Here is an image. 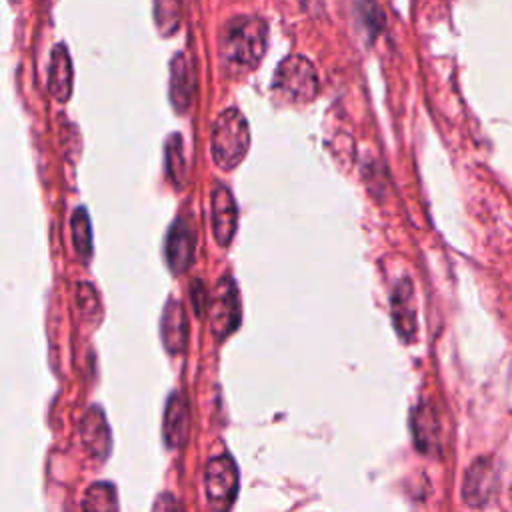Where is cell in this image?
I'll use <instances>...</instances> for the list:
<instances>
[{
    "instance_id": "277c9868",
    "label": "cell",
    "mask_w": 512,
    "mask_h": 512,
    "mask_svg": "<svg viewBox=\"0 0 512 512\" xmlns=\"http://www.w3.org/2000/svg\"><path fill=\"white\" fill-rule=\"evenodd\" d=\"M206 502L214 512H228L238 494V468L226 454L208 460L204 470Z\"/></svg>"
},
{
    "instance_id": "7a4b0ae2",
    "label": "cell",
    "mask_w": 512,
    "mask_h": 512,
    "mask_svg": "<svg viewBox=\"0 0 512 512\" xmlns=\"http://www.w3.org/2000/svg\"><path fill=\"white\" fill-rule=\"evenodd\" d=\"M250 148V128L244 114L236 108H228L218 114L212 124L210 150L218 168H236Z\"/></svg>"
},
{
    "instance_id": "ba28073f",
    "label": "cell",
    "mask_w": 512,
    "mask_h": 512,
    "mask_svg": "<svg viewBox=\"0 0 512 512\" xmlns=\"http://www.w3.org/2000/svg\"><path fill=\"white\" fill-rule=\"evenodd\" d=\"M496 488V470L492 460L478 458L466 470L462 494L470 506H482L490 500Z\"/></svg>"
},
{
    "instance_id": "30bf717a",
    "label": "cell",
    "mask_w": 512,
    "mask_h": 512,
    "mask_svg": "<svg viewBox=\"0 0 512 512\" xmlns=\"http://www.w3.org/2000/svg\"><path fill=\"white\" fill-rule=\"evenodd\" d=\"M80 440L86 448V452L96 458V460H104L110 452V430L106 424V418L102 414L100 408L92 406L80 422Z\"/></svg>"
},
{
    "instance_id": "e0dca14e",
    "label": "cell",
    "mask_w": 512,
    "mask_h": 512,
    "mask_svg": "<svg viewBox=\"0 0 512 512\" xmlns=\"http://www.w3.org/2000/svg\"><path fill=\"white\" fill-rule=\"evenodd\" d=\"M70 230H72L74 250L86 262L92 254V228H90V218H88L86 208H76L74 210Z\"/></svg>"
},
{
    "instance_id": "9c48e42d",
    "label": "cell",
    "mask_w": 512,
    "mask_h": 512,
    "mask_svg": "<svg viewBox=\"0 0 512 512\" xmlns=\"http://www.w3.org/2000/svg\"><path fill=\"white\" fill-rule=\"evenodd\" d=\"M392 320L398 336L404 342H412L416 336V302L410 278L396 284L392 294Z\"/></svg>"
},
{
    "instance_id": "52a82bcc",
    "label": "cell",
    "mask_w": 512,
    "mask_h": 512,
    "mask_svg": "<svg viewBox=\"0 0 512 512\" xmlns=\"http://www.w3.org/2000/svg\"><path fill=\"white\" fill-rule=\"evenodd\" d=\"M236 224H238V210H236V202L232 192L218 184L212 190V232H214V240L218 242V246L226 248L236 232Z\"/></svg>"
},
{
    "instance_id": "ac0fdd59",
    "label": "cell",
    "mask_w": 512,
    "mask_h": 512,
    "mask_svg": "<svg viewBox=\"0 0 512 512\" xmlns=\"http://www.w3.org/2000/svg\"><path fill=\"white\" fill-rule=\"evenodd\" d=\"M166 170L172 178L174 186L178 184L182 188L186 180V164H184V150H182V138L178 134H172L166 142Z\"/></svg>"
},
{
    "instance_id": "6da1fadb",
    "label": "cell",
    "mask_w": 512,
    "mask_h": 512,
    "mask_svg": "<svg viewBox=\"0 0 512 512\" xmlns=\"http://www.w3.org/2000/svg\"><path fill=\"white\" fill-rule=\"evenodd\" d=\"M268 48V26L258 16H234L220 32V60L230 74L252 70Z\"/></svg>"
},
{
    "instance_id": "4fadbf2b",
    "label": "cell",
    "mask_w": 512,
    "mask_h": 512,
    "mask_svg": "<svg viewBox=\"0 0 512 512\" xmlns=\"http://www.w3.org/2000/svg\"><path fill=\"white\" fill-rule=\"evenodd\" d=\"M48 90L58 102H66L72 94V60L64 44H56L48 66Z\"/></svg>"
},
{
    "instance_id": "44dd1931",
    "label": "cell",
    "mask_w": 512,
    "mask_h": 512,
    "mask_svg": "<svg viewBox=\"0 0 512 512\" xmlns=\"http://www.w3.org/2000/svg\"><path fill=\"white\" fill-rule=\"evenodd\" d=\"M78 296V308L84 316H94L98 310V296L90 284H78L76 286Z\"/></svg>"
},
{
    "instance_id": "8fae6325",
    "label": "cell",
    "mask_w": 512,
    "mask_h": 512,
    "mask_svg": "<svg viewBox=\"0 0 512 512\" xmlns=\"http://www.w3.org/2000/svg\"><path fill=\"white\" fill-rule=\"evenodd\" d=\"M190 410L182 394H172L164 412V440L170 448H180L188 440Z\"/></svg>"
},
{
    "instance_id": "5bb4252c",
    "label": "cell",
    "mask_w": 512,
    "mask_h": 512,
    "mask_svg": "<svg viewBox=\"0 0 512 512\" xmlns=\"http://www.w3.org/2000/svg\"><path fill=\"white\" fill-rule=\"evenodd\" d=\"M162 340L170 354H180L188 342V322L178 300H168L162 312Z\"/></svg>"
},
{
    "instance_id": "8992f818",
    "label": "cell",
    "mask_w": 512,
    "mask_h": 512,
    "mask_svg": "<svg viewBox=\"0 0 512 512\" xmlns=\"http://www.w3.org/2000/svg\"><path fill=\"white\" fill-rule=\"evenodd\" d=\"M196 232L188 218L180 216L168 230L166 236V262L174 274H182L194 260Z\"/></svg>"
},
{
    "instance_id": "ffe728a7",
    "label": "cell",
    "mask_w": 512,
    "mask_h": 512,
    "mask_svg": "<svg viewBox=\"0 0 512 512\" xmlns=\"http://www.w3.org/2000/svg\"><path fill=\"white\" fill-rule=\"evenodd\" d=\"M358 14L362 16V22L374 32L380 30L384 24V14L380 12V6L374 0H360Z\"/></svg>"
},
{
    "instance_id": "7402d4cb",
    "label": "cell",
    "mask_w": 512,
    "mask_h": 512,
    "mask_svg": "<svg viewBox=\"0 0 512 512\" xmlns=\"http://www.w3.org/2000/svg\"><path fill=\"white\" fill-rule=\"evenodd\" d=\"M152 512H184L180 500L172 494H160L156 500H154V506H152Z\"/></svg>"
},
{
    "instance_id": "9a60e30c",
    "label": "cell",
    "mask_w": 512,
    "mask_h": 512,
    "mask_svg": "<svg viewBox=\"0 0 512 512\" xmlns=\"http://www.w3.org/2000/svg\"><path fill=\"white\" fill-rule=\"evenodd\" d=\"M192 98V72L184 52L176 54L170 62V102L174 110L186 112Z\"/></svg>"
},
{
    "instance_id": "2e32d148",
    "label": "cell",
    "mask_w": 512,
    "mask_h": 512,
    "mask_svg": "<svg viewBox=\"0 0 512 512\" xmlns=\"http://www.w3.org/2000/svg\"><path fill=\"white\" fill-rule=\"evenodd\" d=\"M82 512H118L116 488L110 482H96L88 486L82 500Z\"/></svg>"
},
{
    "instance_id": "5b68a950",
    "label": "cell",
    "mask_w": 512,
    "mask_h": 512,
    "mask_svg": "<svg viewBox=\"0 0 512 512\" xmlns=\"http://www.w3.org/2000/svg\"><path fill=\"white\" fill-rule=\"evenodd\" d=\"M210 326L218 340L230 336L240 324V296L232 278H220L208 300Z\"/></svg>"
},
{
    "instance_id": "3957f363",
    "label": "cell",
    "mask_w": 512,
    "mask_h": 512,
    "mask_svg": "<svg viewBox=\"0 0 512 512\" xmlns=\"http://www.w3.org/2000/svg\"><path fill=\"white\" fill-rule=\"evenodd\" d=\"M272 88L290 102H310L318 94V74L312 62L304 56L284 58L274 74Z\"/></svg>"
},
{
    "instance_id": "7c38bea8",
    "label": "cell",
    "mask_w": 512,
    "mask_h": 512,
    "mask_svg": "<svg viewBox=\"0 0 512 512\" xmlns=\"http://www.w3.org/2000/svg\"><path fill=\"white\" fill-rule=\"evenodd\" d=\"M412 436L414 444L424 454H434L440 448V422L434 408L422 402L412 412Z\"/></svg>"
},
{
    "instance_id": "d6986e66",
    "label": "cell",
    "mask_w": 512,
    "mask_h": 512,
    "mask_svg": "<svg viewBox=\"0 0 512 512\" xmlns=\"http://www.w3.org/2000/svg\"><path fill=\"white\" fill-rule=\"evenodd\" d=\"M154 18L164 34H172L180 22V2L178 0H154Z\"/></svg>"
}]
</instances>
